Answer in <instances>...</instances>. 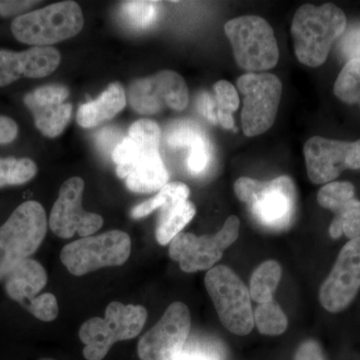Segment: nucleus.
<instances>
[{"label":"nucleus","mask_w":360,"mask_h":360,"mask_svg":"<svg viewBox=\"0 0 360 360\" xmlns=\"http://www.w3.org/2000/svg\"><path fill=\"white\" fill-rule=\"evenodd\" d=\"M347 16L335 4L300 6L291 25L296 58L309 68L323 65L333 44L347 30Z\"/></svg>","instance_id":"obj_1"},{"label":"nucleus","mask_w":360,"mask_h":360,"mask_svg":"<svg viewBox=\"0 0 360 360\" xmlns=\"http://www.w3.org/2000/svg\"><path fill=\"white\" fill-rule=\"evenodd\" d=\"M148 315V310L142 305L110 302L104 317H92L79 329L84 359L103 360L115 343L134 340L143 329Z\"/></svg>","instance_id":"obj_2"},{"label":"nucleus","mask_w":360,"mask_h":360,"mask_svg":"<svg viewBox=\"0 0 360 360\" xmlns=\"http://www.w3.org/2000/svg\"><path fill=\"white\" fill-rule=\"evenodd\" d=\"M46 232V213L37 201H25L11 213L0 226V281L37 252Z\"/></svg>","instance_id":"obj_3"},{"label":"nucleus","mask_w":360,"mask_h":360,"mask_svg":"<svg viewBox=\"0 0 360 360\" xmlns=\"http://www.w3.org/2000/svg\"><path fill=\"white\" fill-rule=\"evenodd\" d=\"M238 200L248 205L258 224L272 231L290 225L295 212L296 191L290 176L264 182L240 177L234 184Z\"/></svg>","instance_id":"obj_4"},{"label":"nucleus","mask_w":360,"mask_h":360,"mask_svg":"<svg viewBox=\"0 0 360 360\" xmlns=\"http://www.w3.org/2000/svg\"><path fill=\"white\" fill-rule=\"evenodd\" d=\"M84 25V13L77 2L63 1L18 16L11 32L22 44L49 46L75 37Z\"/></svg>","instance_id":"obj_5"},{"label":"nucleus","mask_w":360,"mask_h":360,"mask_svg":"<svg viewBox=\"0 0 360 360\" xmlns=\"http://www.w3.org/2000/svg\"><path fill=\"white\" fill-rule=\"evenodd\" d=\"M206 290L212 298L221 323L236 335H246L255 326L250 290L240 277L226 265L208 270Z\"/></svg>","instance_id":"obj_6"},{"label":"nucleus","mask_w":360,"mask_h":360,"mask_svg":"<svg viewBox=\"0 0 360 360\" xmlns=\"http://www.w3.org/2000/svg\"><path fill=\"white\" fill-rule=\"evenodd\" d=\"M224 32L234 58L243 70L257 73L277 65L279 49L274 30L264 18L245 15L227 21Z\"/></svg>","instance_id":"obj_7"},{"label":"nucleus","mask_w":360,"mask_h":360,"mask_svg":"<svg viewBox=\"0 0 360 360\" xmlns=\"http://www.w3.org/2000/svg\"><path fill=\"white\" fill-rule=\"evenodd\" d=\"M131 253L127 232L110 231L82 238L63 248L60 260L75 276H84L104 267L122 266Z\"/></svg>","instance_id":"obj_8"},{"label":"nucleus","mask_w":360,"mask_h":360,"mask_svg":"<svg viewBox=\"0 0 360 360\" xmlns=\"http://www.w3.org/2000/svg\"><path fill=\"white\" fill-rule=\"evenodd\" d=\"M238 89L245 96L241 124L246 136L266 132L276 122L283 84L271 73H248L238 79Z\"/></svg>","instance_id":"obj_9"},{"label":"nucleus","mask_w":360,"mask_h":360,"mask_svg":"<svg viewBox=\"0 0 360 360\" xmlns=\"http://www.w3.org/2000/svg\"><path fill=\"white\" fill-rule=\"evenodd\" d=\"M239 226L238 217L231 215L217 233L198 236L181 232L170 243L169 257L187 274L212 269L238 238Z\"/></svg>","instance_id":"obj_10"},{"label":"nucleus","mask_w":360,"mask_h":360,"mask_svg":"<svg viewBox=\"0 0 360 360\" xmlns=\"http://www.w3.org/2000/svg\"><path fill=\"white\" fill-rule=\"evenodd\" d=\"M191 329V315L184 302L172 303L160 321L139 340L141 360H177Z\"/></svg>","instance_id":"obj_11"},{"label":"nucleus","mask_w":360,"mask_h":360,"mask_svg":"<svg viewBox=\"0 0 360 360\" xmlns=\"http://www.w3.org/2000/svg\"><path fill=\"white\" fill-rule=\"evenodd\" d=\"M130 105L139 115H151L165 108L181 111L188 104L186 80L174 70H162L153 77L135 80L127 94Z\"/></svg>","instance_id":"obj_12"},{"label":"nucleus","mask_w":360,"mask_h":360,"mask_svg":"<svg viewBox=\"0 0 360 360\" xmlns=\"http://www.w3.org/2000/svg\"><path fill=\"white\" fill-rule=\"evenodd\" d=\"M84 186V180L75 176L63 182L59 189L49 219V229L58 238H71L75 233L86 238L103 227L101 215L82 207Z\"/></svg>","instance_id":"obj_13"},{"label":"nucleus","mask_w":360,"mask_h":360,"mask_svg":"<svg viewBox=\"0 0 360 360\" xmlns=\"http://www.w3.org/2000/svg\"><path fill=\"white\" fill-rule=\"evenodd\" d=\"M303 153L314 184L333 182L347 169H360V139L350 142L314 136L305 142Z\"/></svg>","instance_id":"obj_14"},{"label":"nucleus","mask_w":360,"mask_h":360,"mask_svg":"<svg viewBox=\"0 0 360 360\" xmlns=\"http://www.w3.org/2000/svg\"><path fill=\"white\" fill-rule=\"evenodd\" d=\"M360 290V238L350 239L338 255L319 290L324 309L338 314L347 309Z\"/></svg>","instance_id":"obj_15"},{"label":"nucleus","mask_w":360,"mask_h":360,"mask_svg":"<svg viewBox=\"0 0 360 360\" xmlns=\"http://www.w3.org/2000/svg\"><path fill=\"white\" fill-rule=\"evenodd\" d=\"M60 53L51 46H32L25 51L0 49V87L21 77L42 78L56 71Z\"/></svg>","instance_id":"obj_16"},{"label":"nucleus","mask_w":360,"mask_h":360,"mask_svg":"<svg viewBox=\"0 0 360 360\" xmlns=\"http://www.w3.org/2000/svg\"><path fill=\"white\" fill-rule=\"evenodd\" d=\"M116 174L125 179L127 188L135 193H151L167 186L169 174L158 150L148 151L129 167H116Z\"/></svg>","instance_id":"obj_17"},{"label":"nucleus","mask_w":360,"mask_h":360,"mask_svg":"<svg viewBox=\"0 0 360 360\" xmlns=\"http://www.w3.org/2000/svg\"><path fill=\"white\" fill-rule=\"evenodd\" d=\"M7 295L23 307L37 297L49 281L46 270L37 260H23L4 278Z\"/></svg>","instance_id":"obj_18"},{"label":"nucleus","mask_w":360,"mask_h":360,"mask_svg":"<svg viewBox=\"0 0 360 360\" xmlns=\"http://www.w3.org/2000/svg\"><path fill=\"white\" fill-rule=\"evenodd\" d=\"M127 105V94L122 85L111 84L96 101L82 104L77 111L78 124L92 129L112 120Z\"/></svg>","instance_id":"obj_19"},{"label":"nucleus","mask_w":360,"mask_h":360,"mask_svg":"<svg viewBox=\"0 0 360 360\" xmlns=\"http://www.w3.org/2000/svg\"><path fill=\"white\" fill-rule=\"evenodd\" d=\"M23 103L32 111L35 127L45 136L51 139L58 136L70 122L72 115L70 103L37 101L30 92L25 94Z\"/></svg>","instance_id":"obj_20"},{"label":"nucleus","mask_w":360,"mask_h":360,"mask_svg":"<svg viewBox=\"0 0 360 360\" xmlns=\"http://www.w3.org/2000/svg\"><path fill=\"white\" fill-rule=\"evenodd\" d=\"M195 213V205L189 200L162 206L156 225L155 238L158 243L163 246L170 245L193 220Z\"/></svg>","instance_id":"obj_21"},{"label":"nucleus","mask_w":360,"mask_h":360,"mask_svg":"<svg viewBox=\"0 0 360 360\" xmlns=\"http://www.w3.org/2000/svg\"><path fill=\"white\" fill-rule=\"evenodd\" d=\"M283 269L276 260L262 262L250 279V295L253 302L265 303L274 300V295L281 283Z\"/></svg>","instance_id":"obj_22"},{"label":"nucleus","mask_w":360,"mask_h":360,"mask_svg":"<svg viewBox=\"0 0 360 360\" xmlns=\"http://www.w3.org/2000/svg\"><path fill=\"white\" fill-rule=\"evenodd\" d=\"M189 194L191 191L186 184L179 181L168 182L153 198L134 206L130 212V217L134 219H143L168 203L188 200Z\"/></svg>","instance_id":"obj_23"},{"label":"nucleus","mask_w":360,"mask_h":360,"mask_svg":"<svg viewBox=\"0 0 360 360\" xmlns=\"http://www.w3.org/2000/svg\"><path fill=\"white\" fill-rule=\"evenodd\" d=\"M165 141L172 148H188L189 150L210 143L200 125L191 120H179L170 124L165 134Z\"/></svg>","instance_id":"obj_24"},{"label":"nucleus","mask_w":360,"mask_h":360,"mask_svg":"<svg viewBox=\"0 0 360 360\" xmlns=\"http://www.w3.org/2000/svg\"><path fill=\"white\" fill-rule=\"evenodd\" d=\"M37 174V165L27 158H0V188L6 186H22Z\"/></svg>","instance_id":"obj_25"},{"label":"nucleus","mask_w":360,"mask_h":360,"mask_svg":"<svg viewBox=\"0 0 360 360\" xmlns=\"http://www.w3.org/2000/svg\"><path fill=\"white\" fill-rule=\"evenodd\" d=\"M335 214V219L329 225L331 238L338 239L345 236L350 240L360 238V200L354 198Z\"/></svg>","instance_id":"obj_26"},{"label":"nucleus","mask_w":360,"mask_h":360,"mask_svg":"<svg viewBox=\"0 0 360 360\" xmlns=\"http://www.w3.org/2000/svg\"><path fill=\"white\" fill-rule=\"evenodd\" d=\"M253 317L255 324L262 335H281L288 329V317L274 300L258 304L253 312Z\"/></svg>","instance_id":"obj_27"},{"label":"nucleus","mask_w":360,"mask_h":360,"mask_svg":"<svg viewBox=\"0 0 360 360\" xmlns=\"http://www.w3.org/2000/svg\"><path fill=\"white\" fill-rule=\"evenodd\" d=\"M333 91L343 103L360 106V58L345 63L336 78Z\"/></svg>","instance_id":"obj_28"},{"label":"nucleus","mask_w":360,"mask_h":360,"mask_svg":"<svg viewBox=\"0 0 360 360\" xmlns=\"http://www.w3.org/2000/svg\"><path fill=\"white\" fill-rule=\"evenodd\" d=\"M225 350L219 341L203 336L188 338L177 360H224Z\"/></svg>","instance_id":"obj_29"},{"label":"nucleus","mask_w":360,"mask_h":360,"mask_svg":"<svg viewBox=\"0 0 360 360\" xmlns=\"http://www.w3.org/2000/svg\"><path fill=\"white\" fill-rule=\"evenodd\" d=\"M354 198V184L347 181H333L319 189L317 193V202L321 207L335 213Z\"/></svg>","instance_id":"obj_30"},{"label":"nucleus","mask_w":360,"mask_h":360,"mask_svg":"<svg viewBox=\"0 0 360 360\" xmlns=\"http://www.w3.org/2000/svg\"><path fill=\"white\" fill-rule=\"evenodd\" d=\"M158 4L153 1H127L122 6L125 20L135 28H148L158 18Z\"/></svg>","instance_id":"obj_31"},{"label":"nucleus","mask_w":360,"mask_h":360,"mask_svg":"<svg viewBox=\"0 0 360 360\" xmlns=\"http://www.w3.org/2000/svg\"><path fill=\"white\" fill-rule=\"evenodd\" d=\"M25 309L44 322L53 321L59 314L58 300L51 292L41 293L25 305Z\"/></svg>","instance_id":"obj_32"},{"label":"nucleus","mask_w":360,"mask_h":360,"mask_svg":"<svg viewBox=\"0 0 360 360\" xmlns=\"http://www.w3.org/2000/svg\"><path fill=\"white\" fill-rule=\"evenodd\" d=\"M214 92L217 113L232 115L234 111L238 110V92L231 82H226V80H219L214 84Z\"/></svg>","instance_id":"obj_33"},{"label":"nucleus","mask_w":360,"mask_h":360,"mask_svg":"<svg viewBox=\"0 0 360 360\" xmlns=\"http://www.w3.org/2000/svg\"><path fill=\"white\" fill-rule=\"evenodd\" d=\"M340 53L347 61L360 58V25L347 28L341 37Z\"/></svg>","instance_id":"obj_34"},{"label":"nucleus","mask_w":360,"mask_h":360,"mask_svg":"<svg viewBox=\"0 0 360 360\" xmlns=\"http://www.w3.org/2000/svg\"><path fill=\"white\" fill-rule=\"evenodd\" d=\"M212 158V146L210 143L203 144L189 150L187 158V167L193 174H201L208 167Z\"/></svg>","instance_id":"obj_35"},{"label":"nucleus","mask_w":360,"mask_h":360,"mask_svg":"<svg viewBox=\"0 0 360 360\" xmlns=\"http://www.w3.org/2000/svg\"><path fill=\"white\" fill-rule=\"evenodd\" d=\"M124 139L120 129L115 127H105L99 130L96 135V143L99 150L105 155H112L116 146Z\"/></svg>","instance_id":"obj_36"},{"label":"nucleus","mask_w":360,"mask_h":360,"mask_svg":"<svg viewBox=\"0 0 360 360\" xmlns=\"http://www.w3.org/2000/svg\"><path fill=\"white\" fill-rule=\"evenodd\" d=\"M293 360H326V356L321 345L316 340H309L300 345Z\"/></svg>","instance_id":"obj_37"},{"label":"nucleus","mask_w":360,"mask_h":360,"mask_svg":"<svg viewBox=\"0 0 360 360\" xmlns=\"http://www.w3.org/2000/svg\"><path fill=\"white\" fill-rule=\"evenodd\" d=\"M39 1H30V0H0V16L9 18V16L18 15L32 8ZM21 15V14H20Z\"/></svg>","instance_id":"obj_38"},{"label":"nucleus","mask_w":360,"mask_h":360,"mask_svg":"<svg viewBox=\"0 0 360 360\" xmlns=\"http://www.w3.org/2000/svg\"><path fill=\"white\" fill-rule=\"evenodd\" d=\"M196 105H198V110L200 115L205 116L208 122L212 123L213 125H217L219 123L217 101L213 98L212 94H207V92L200 94L198 101H196Z\"/></svg>","instance_id":"obj_39"},{"label":"nucleus","mask_w":360,"mask_h":360,"mask_svg":"<svg viewBox=\"0 0 360 360\" xmlns=\"http://www.w3.org/2000/svg\"><path fill=\"white\" fill-rule=\"evenodd\" d=\"M18 135V123L8 116L0 115V144L11 143Z\"/></svg>","instance_id":"obj_40"},{"label":"nucleus","mask_w":360,"mask_h":360,"mask_svg":"<svg viewBox=\"0 0 360 360\" xmlns=\"http://www.w3.org/2000/svg\"><path fill=\"white\" fill-rule=\"evenodd\" d=\"M41 360H52V359H41Z\"/></svg>","instance_id":"obj_41"}]
</instances>
